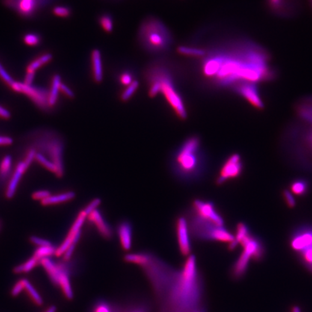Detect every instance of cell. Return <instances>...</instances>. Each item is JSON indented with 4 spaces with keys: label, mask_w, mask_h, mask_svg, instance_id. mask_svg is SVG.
<instances>
[{
    "label": "cell",
    "mask_w": 312,
    "mask_h": 312,
    "mask_svg": "<svg viewBox=\"0 0 312 312\" xmlns=\"http://www.w3.org/2000/svg\"><path fill=\"white\" fill-rule=\"evenodd\" d=\"M202 73L217 88H233L239 84L262 83L277 78V69L266 49L252 41L237 39L207 52Z\"/></svg>",
    "instance_id": "1"
},
{
    "label": "cell",
    "mask_w": 312,
    "mask_h": 312,
    "mask_svg": "<svg viewBox=\"0 0 312 312\" xmlns=\"http://www.w3.org/2000/svg\"><path fill=\"white\" fill-rule=\"evenodd\" d=\"M134 264L140 267L145 272H152L161 277L170 289H156L161 298H164L166 312H194L203 310L201 303L200 279L197 260L194 255H189L183 268L173 272L172 283L168 284V272L169 265L147 252H138L134 257ZM162 302V301H161Z\"/></svg>",
    "instance_id": "2"
},
{
    "label": "cell",
    "mask_w": 312,
    "mask_h": 312,
    "mask_svg": "<svg viewBox=\"0 0 312 312\" xmlns=\"http://www.w3.org/2000/svg\"><path fill=\"white\" fill-rule=\"evenodd\" d=\"M145 78L148 86L150 98L163 93L166 100L179 119L187 118V111L182 98L173 84V78L169 69L162 64H151L145 72Z\"/></svg>",
    "instance_id": "3"
},
{
    "label": "cell",
    "mask_w": 312,
    "mask_h": 312,
    "mask_svg": "<svg viewBox=\"0 0 312 312\" xmlns=\"http://www.w3.org/2000/svg\"><path fill=\"white\" fill-rule=\"evenodd\" d=\"M206 166L201 140L193 135L185 140L173 155L172 169L184 181L196 180L203 176Z\"/></svg>",
    "instance_id": "4"
},
{
    "label": "cell",
    "mask_w": 312,
    "mask_h": 312,
    "mask_svg": "<svg viewBox=\"0 0 312 312\" xmlns=\"http://www.w3.org/2000/svg\"><path fill=\"white\" fill-rule=\"evenodd\" d=\"M138 41L140 46L150 54L167 52L172 46L173 39L166 25L158 18H146L140 25Z\"/></svg>",
    "instance_id": "5"
},
{
    "label": "cell",
    "mask_w": 312,
    "mask_h": 312,
    "mask_svg": "<svg viewBox=\"0 0 312 312\" xmlns=\"http://www.w3.org/2000/svg\"><path fill=\"white\" fill-rule=\"evenodd\" d=\"M187 221L191 236L202 241H215L230 244L235 242V237L226 230L225 226H219L197 216L190 212Z\"/></svg>",
    "instance_id": "6"
},
{
    "label": "cell",
    "mask_w": 312,
    "mask_h": 312,
    "mask_svg": "<svg viewBox=\"0 0 312 312\" xmlns=\"http://www.w3.org/2000/svg\"><path fill=\"white\" fill-rule=\"evenodd\" d=\"M38 133L37 140L35 142L36 147L41 151L44 152L49 157V159L55 164L58 170L57 177H62L64 175V143L62 139L53 131H42Z\"/></svg>",
    "instance_id": "7"
},
{
    "label": "cell",
    "mask_w": 312,
    "mask_h": 312,
    "mask_svg": "<svg viewBox=\"0 0 312 312\" xmlns=\"http://www.w3.org/2000/svg\"><path fill=\"white\" fill-rule=\"evenodd\" d=\"M40 265L44 268L52 283L61 289L64 296L68 300H72L74 293L69 279L68 266L64 263H56L49 257L42 259Z\"/></svg>",
    "instance_id": "8"
},
{
    "label": "cell",
    "mask_w": 312,
    "mask_h": 312,
    "mask_svg": "<svg viewBox=\"0 0 312 312\" xmlns=\"http://www.w3.org/2000/svg\"><path fill=\"white\" fill-rule=\"evenodd\" d=\"M101 204L100 199H94L93 201L90 202L88 205L78 213L75 222L72 224L68 234L66 236L65 239L62 244L56 249L55 255L57 257H60L63 255L66 250L70 247L72 244H78L82 234V227L87 219V215L93 209H96Z\"/></svg>",
    "instance_id": "9"
},
{
    "label": "cell",
    "mask_w": 312,
    "mask_h": 312,
    "mask_svg": "<svg viewBox=\"0 0 312 312\" xmlns=\"http://www.w3.org/2000/svg\"><path fill=\"white\" fill-rule=\"evenodd\" d=\"M54 0H1L7 8L24 19H31L42 10L52 4Z\"/></svg>",
    "instance_id": "10"
},
{
    "label": "cell",
    "mask_w": 312,
    "mask_h": 312,
    "mask_svg": "<svg viewBox=\"0 0 312 312\" xmlns=\"http://www.w3.org/2000/svg\"><path fill=\"white\" fill-rule=\"evenodd\" d=\"M13 91L25 95L42 111H51L49 105V90L44 87L26 85L23 83L16 81L10 87Z\"/></svg>",
    "instance_id": "11"
},
{
    "label": "cell",
    "mask_w": 312,
    "mask_h": 312,
    "mask_svg": "<svg viewBox=\"0 0 312 312\" xmlns=\"http://www.w3.org/2000/svg\"><path fill=\"white\" fill-rule=\"evenodd\" d=\"M191 212L200 218L212 221L219 226H224V221L211 202L196 199L191 204Z\"/></svg>",
    "instance_id": "12"
},
{
    "label": "cell",
    "mask_w": 312,
    "mask_h": 312,
    "mask_svg": "<svg viewBox=\"0 0 312 312\" xmlns=\"http://www.w3.org/2000/svg\"><path fill=\"white\" fill-rule=\"evenodd\" d=\"M232 90L243 99H245L256 109L262 110L265 108V103L262 100L257 84L248 83L239 84L233 87Z\"/></svg>",
    "instance_id": "13"
},
{
    "label": "cell",
    "mask_w": 312,
    "mask_h": 312,
    "mask_svg": "<svg viewBox=\"0 0 312 312\" xmlns=\"http://www.w3.org/2000/svg\"><path fill=\"white\" fill-rule=\"evenodd\" d=\"M268 10L280 18H291L299 10L298 0H266Z\"/></svg>",
    "instance_id": "14"
},
{
    "label": "cell",
    "mask_w": 312,
    "mask_h": 312,
    "mask_svg": "<svg viewBox=\"0 0 312 312\" xmlns=\"http://www.w3.org/2000/svg\"><path fill=\"white\" fill-rule=\"evenodd\" d=\"M243 164L240 156L233 154L229 157L220 171L217 178V185H221L228 180L236 179L242 173Z\"/></svg>",
    "instance_id": "15"
},
{
    "label": "cell",
    "mask_w": 312,
    "mask_h": 312,
    "mask_svg": "<svg viewBox=\"0 0 312 312\" xmlns=\"http://www.w3.org/2000/svg\"><path fill=\"white\" fill-rule=\"evenodd\" d=\"M176 237L181 254L185 257L191 255V235L185 217L180 216L176 223Z\"/></svg>",
    "instance_id": "16"
},
{
    "label": "cell",
    "mask_w": 312,
    "mask_h": 312,
    "mask_svg": "<svg viewBox=\"0 0 312 312\" xmlns=\"http://www.w3.org/2000/svg\"><path fill=\"white\" fill-rule=\"evenodd\" d=\"M87 221L94 225L99 234L105 239H111L114 236V230L111 226L104 219L102 212L96 208L88 214Z\"/></svg>",
    "instance_id": "17"
},
{
    "label": "cell",
    "mask_w": 312,
    "mask_h": 312,
    "mask_svg": "<svg viewBox=\"0 0 312 312\" xmlns=\"http://www.w3.org/2000/svg\"><path fill=\"white\" fill-rule=\"evenodd\" d=\"M293 250L301 252L312 247V227H304L296 230L291 241Z\"/></svg>",
    "instance_id": "18"
},
{
    "label": "cell",
    "mask_w": 312,
    "mask_h": 312,
    "mask_svg": "<svg viewBox=\"0 0 312 312\" xmlns=\"http://www.w3.org/2000/svg\"><path fill=\"white\" fill-rule=\"evenodd\" d=\"M297 114L301 120L312 125V129L308 134V142L312 146V96L301 99L295 105Z\"/></svg>",
    "instance_id": "19"
},
{
    "label": "cell",
    "mask_w": 312,
    "mask_h": 312,
    "mask_svg": "<svg viewBox=\"0 0 312 312\" xmlns=\"http://www.w3.org/2000/svg\"><path fill=\"white\" fill-rule=\"evenodd\" d=\"M29 167L30 166L28 165L24 161L18 163L17 166L13 172V176L9 182L7 189H6L5 197L7 199H12L14 197L21 178L23 176L24 173L26 172Z\"/></svg>",
    "instance_id": "20"
},
{
    "label": "cell",
    "mask_w": 312,
    "mask_h": 312,
    "mask_svg": "<svg viewBox=\"0 0 312 312\" xmlns=\"http://www.w3.org/2000/svg\"><path fill=\"white\" fill-rule=\"evenodd\" d=\"M117 235L125 251H129L132 245V226L129 221H124L117 226Z\"/></svg>",
    "instance_id": "21"
},
{
    "label": "cell",
    "mask_w": 312,
    "mask_h": 312,
    "mask_svg": "<svg viewBox=\"0 0 312 312\" xmlns=\"http://www.w3.org/2000/svg\"><path fill=\"white\" fill-rule=\"evenodd\" d=\"M90 62L93 81L96 83H101L104 80V70L102 54L99 49H93L92 51Z\"/></svg>",
    "instance_id": "22"
},
{
    "label": "cell",
    "mask_w": 312,
    "mask_h": 312,
    "mask_svg": "<svg viewBox=\"0 0 312 312\" xmlns=\"http://www.w3.org/2000/svg\"><path fill=\"white\" fill-rule=\"evenodd\" d=\"M62 83L61 76L59 74H54L51 81L50 88L49 89V105L51 110L54 109L58 104Z\"/></svg>",
    "instance_id": "23"
},
{
    "label": "cell",
    "mask_w": 312,
    "mask_h": 312,
    "mask_svg": "<svg viewBox=\"0 0 312 312\" xmlns=\"http://www.w3.org/2000/svg\"><path fill=\"white\" fill-rule=\"evenodd\" d=\"M53 60V54L50 52H45L40 54L28 63L26 67V73L35 74L39 69L50 63Z\"/></svg>",
    "instance_id": "24"
},
{
    "label": "cell",
    "mask_w": 312,
    "mask_h": 312,
    "mask_svg": "<svg viewBox=\"0 0 312 312\" xmlns=\"http://www.w3.org/2000/svg\"><path fill=\"white\" fill-rule=\"evenodd\" d=\"M253 256H254V254L251 251L244 249L242 254H241L239 260H237V262L235 264L234 267H233V274L235 277H240L245 273L246 270L248 268L250 259H254Z\"/></svg>",
    "instance_id": "25"
},
{
    "label": "cell",
    "mask_w": 312,
    "mask_h": 312,
    "mask_svg": "<svg viewBox=\"0 0 312 312\" xmlns=\"http://www.w3.org/2000/svg\"><path fill=\"white\" fill-rule=\"evenodd\" d=\"M75 196L76 194L74 191H67V192L49 196L47 198L41 201V203L43 206H54V205L71 201L75 198Z\"/></svg>",
    "instance_id": "26"
},
{
    "label": "cell",
    "mask_w": 312,
    "mask_h": 312,
    "mask_svg": "<svg viewBox=\"0 0 312 312\" xmlns=\"http://www.w3.org/2000/svg\"><path fill=\"white\" fill-rule=\"evenodd\" d=\"M179 54L187 57H195V58H203L206 57L207 51L199 48L189 47L187 46H179L176 49Z\"/></svg>",
    "instance_id": "27"
},
{
    "label": "cell",
    "mask_w": 312,
    "mask_h": 312,
    "mask_svg": "<svg viewBox=\"0 0 312 312\" xmlns=\"http://www.w3.org/2000/svg\"><path fill=\"white\" fill-rule=\"evenodd\" d=\"M39 264H40V260L33 255V257L26 262L16 266L13 269V272L16 274L27 273V272H31Z\"/></svg>",
    "instance_id": "28"
},
{
    "label": "cell",
    "mask_w": 312,
    "mask_h": 312,
    "mask_svg": "<svg viewBox=\"0 0 312 312\" xmlns=\"http://www.w3.org/2000/svg\"><path fill=\"white\" fill-rule=\"evenodd\" d=\"M35 160L42 166L44 167L45 168L48 170V171H50L56 176H57V174H58V170H57V166H56L55 164L54 163L52 162L49 158H46L44 155L42 154L41 153H36V158H35Z\"/></svg>",
    "instance_id": "29"
},
{
    "label": "cell",
    "mask_w": 312,
    "mask_h": 312,
    "mask_svg": "<svg viewBox=\"0 0 312 312\" xmlns=\"http://www.w3.org/2000/svg\"><path fill=\"white\" fill-rule=\"evenodd\" d=\"M24 290L26 291L27 293L36 305L39 306V307L43 305V301L42 297L38 293L37 291L34 289L31 283L26 279H25V289Z\"/></svg>",
    "instance_id": "30"
},
{
    "label": "cell",
    "mask_w": 312,
    "mask_h": 312,
    "mask_svg": "<svg viewBox=\"0 0 312 312\" xmlns=\"http://www.w3.org/2000/svg\"><path fill=\"white\" fill-rule=\"evenodd\" d=\"M139 86H140V83L137 80H135L130 85L125 87V90L121 93V96H120V99H121L122 102H126L129 99H132V96L135 95V93L138 90Z\"/></svg>",
    "instance_id": "31"
},
{
    "label": "cell",
    "mask_w": 312,
    "mask_h": 312,
    "mask_svg": "<svg viewBox=\"0 0 312 312\" xmlns=\"http://www.w3.org/2000/svg\"><path fill=\"white\" fill-rule=\"evenodd\" d=\"M23 43L30 47H36L42 43V36L36 33H28L22 38Z\"/></svg>",
    "instance_id": "32"
},
{
    "label": "cell",
    "mask_w": 312,
    "mask_h": 312,
    "mask_svg": "<svg viewBox=\"0 0 312 312\" xmlns=\"http://www.w3.org/2000/svg\"><path fill=\"white\" fill-rule=\"evenodd\" d=\"M56 249L57 248H55L53 245L48 246V247H39L34 251V256L36 258L39 259V260H41L42 259L46 258V257H49V256L55 254Z\"/></svg>",
    "instance_id": "33"
},
{
    "label": "cell",
    "mask_w": 312,
    "mask_h": 312,
    "mask_svg": "<svg viewBox=\"0 0 312 312\" xmlns=\"http://www.w3.org/2000/svg\"><path fill=\"white\" fill-rule=\"evenodd\" d=\"M12 162L13 159L10 156H6L1 160L0 164V176L2 179H5L11 172Z\"/></svg>",
    "instance_id": "34"
},
{
    "label": "cell",
    "mask_w": 312,
    "mask_h": 312,
    "mask_svg": "<svg viewBox=\"0 0 312 312\" xmlns=\"http://www.w3.org/2000/svg\"><path fill=\"white\" fill-rule=\"evenodd\" d=\"M99 25L106 33H111L114 30V21L109 14H103L99 18Z\"/></svg>",
    "instance_id": "35"
},
{
    "label": "cell",
    "mask_w": 312,
    "mask_h": 312,
    "mask_svg": "<svg viewBox=\"0 0 312 312\" xmlns=\"http://www.w3.org/2000/svg\"><path fill=\"white\" fill-rule=\"evenodd\" d=\"M291 189L295 195H304L308 190V185L305 181L295 180L292 183Z\"/></svg>",
    "instance_id": "36"
},
{
    "label": "cell",
    "mask_w": 312,
    "mask_h": 312,
    "mask_svg": "<svg viewBox=\"0 0 312 312\" xmlns=\"http://www.w3.org/2000/svg\"><path fill=\"white\" fill-rule=\"evenodd\" d=\"M91 312H119L116 307L106 301H99L95 304Z\"/></svg>",
    "instance_id": "37"
},
{
    "label": "cell",
    "mask_w": 312,
    "mask_h": 312,
    "mask_svg": "<svg viewBox=\"0 0 312 312\" xmlns=\"http://www.w3.org/2000/svg\"><path fill=\"white\" fill-rule=\"evenodd\" d=\"M52 13L56 17L68 18L72 15V10L67 6L57 5L53 7Z\"/></svg>",
    "instance_id": "38"
},
{
    "label": "cell",
    "mask_w": 312,
    "mask_h": 312,
    "mask_svg": "<svg viewBox=\"0 0 312 312\" xmlns=\"http://www.w3.org/2000/svg\"><path fill=\"white\" fill-rule=\"evenodd\" d=\"M118 80L122 86L126 87L135 81V78L132 72L125 70L122 72V73L119 75Z\"/></svg>",
    "instance_id": "39"
},
{
    "label": "cell",
    "mask_w": 312,
    "mask_h": 312,
    "mask_svg": "<svg viewBox=\"0 0 312 312\" xmlns=\"http://www.w3.org/2000/svg\"><path fill=\"white\" fill-rule=\"evenodd\" d=\"M0 79L10 88L13 85V83L16 82L14 78L7 72V69L4 68V66L1 64V62H0Z\"/></svg>",
    "instance_id": "40"
},
{
    "label": "cell",
    "mask_w": 312,
    "mask_h": 312,
    "mask_svg": "<svg viewBox=\"0 0 312 312\" xmlns=\"http://www.w3.org/2000/svg\"><path fill=\"white\" fill-rule=\"evenodd\" d=\"M304 263L312 271V247L300 252Z\"/></svg>",
    "instance_id": "41"
},
{
    "label": "cell",
    "mask_w": 312,
    "mask_h": 312,
    "mask_svg": "<svg viewBox=\"0 0 312 312\" xmlns=\"http://www.w3.org/2000/svg\"><path fill=\"white\" fill-rule=\"evenodd\" d=\"M30 242L35 245L38 246L39 247H48V246H52V243L49 241L46 240V239H42V238L38 237L36 236H31L29 239Z\"/></svg>",
    "instance_id": "42"
},
{
    "label": "cell",
    "mask_w": 312,
    "mask_h": 312,
    "mask_svg": "<svg viewBox=\"0 0 312 312\" xmlns=\"http://www.w3.org/2000/svg\"><path fill=\"white\" fill-rule=\"evenodd\" d=\"M25 289V279H21L16 283L12 289L11 295L13 296H17L22 291Z\"/></svg>",
    "instance_id": "43"
},
{
    "label": "cell",
    "mask_w": 312,
    "mask_h": 312,
    "mask_svg": "<svg viewBox=\"0 0 312 312\" xmlns=\"http://www.w3.org/2000/svg\"><path fill=\"white\" fill-rule=\"evenodd\" d=\"M60 93L64 95L66 98L69 99H73L75 97L73 90L68 85H66L65 83H63L61 84V86H60Z\"/></svg>",
    "instance_id": "44"
},
{
    "label": "cell",
    "mask_w": 312,
    "mask_h": 312,
    "mask_svg": "<svg viewBox=\"0 0 312 312\" xmlns=\"http://www.w3.org/2000/svg\"><path fill=\"white\" fill-rule=\"evenodd\" d=\"M52 195L51 192L48 190H40L35 191L33 193L32 197L33 200H39V201H42V200H45V199L49 197V196Z\"/></svg>",
    "instance_id": "45"
},
{
    "label": "cell",
    "mask_w": 312,
    "mask_h": 312,
    "mask_svg": "<svg viewBox=\"0 0 312 312\" xmlns=\"http://www.w3.org/2000/svg\"><path fill=\"white\" fill-rule=\"evenodd\" d=\"M283 197H284L285 200H286V203H287L289 207H294L295 206V199L293 198V195H292L290 191L288 190L283 191Z\"/></svg>",
    "instance_id": "46"
},
{
    "label": "cell",
    "mask_w": 312,
    "mask_h": 312,
    "mask_svg": "<svg viewBox=\"0 0 312 312\" xmlns=\"http://www.w3.org/2000/svg\"><path fill=\"white\" fill-rule=\"evenodd\" d=\"M77 244H73L66 250L65 252L63 254V258L64 261H69L72 257V254H73L74 251H75V247H76Z\"/></svg>",
    "instance_id": "47"
},
{
    "label": "cell",
    "mask_w": 312,
    "mask_h": 312,
    "mask_svg": "<svg viewBox=\"0 0 312 312\" xmlns=\"http://www.w3.org/2000/svg\"><path fill=\"white\" fill-rule=\"evenodd\" d=\"M0 118L4 120H10L11 118V113L1 105H0Z\"/></svg>",
    "instance_id": "48"
},
{
    "label": "cell",
    "mask_w": 312,
    "mask_h": 312,
    "mask_svg": "<svg viewBox=\"0 0 312 312\" xmlns=\"http://www.w3.org/2000/svg\"><path fill=\"white\" fill-rule=\"evenodd\" d=\"M13 138L8 136H0V146H7L13 144Z\"/></svg>",
    "instance_id": "49"
},
{
    "label": "cell",
    "mask_w": 312,
    "mask_h": 312,
    "mask_svg": "<svg viewBox=\"0 0 312 312\" xmlns=\"http://www.w3.org/2000/svg\"><path fill=\"white\" fill-rule=\"evenodd\" d=\"M126 312H147V311H146L145 307H140V306H138V307H132V308L129 309V310H127V311Z\"/></svg>",
    "instance_id": "50"
},
{
    "label": "cell",
    "mask_w": 312,
    "mask_h": 312,
    "mask_svg": "<svg viewBox=\"0 0 312 312\" xmlns=\"http://www.w3.org/2000/svg\"><path fill=\"white\" fill-rule=\"evenodd\" d=\"M57 312V307L55 306H51L46 312Z\"/></svg>",
    "instance_id": "51"
},
{
    "label": "cell",
    "mask_w": 312,
    "mask_h": 312,
    "mask_svg": "<svg viewBox=\"0 0 312 312\" xmlns=\"http://www.w3.org/2000/svg\"><path fill=\"white\" fill-rule=\"evenodd\" d=\"M292 312H301V310H300L299 307H294L293 309H292Z\"/></svg>",
    "instance_id": "52"
},
{
    "label": "cell",
    "mask_w": 312,
    "mask_h": 312,
    "mask_svg": "<svg viewBox=\"0 0 312 312\" xmlns=\"http://www.w3.org/2000/svg\"><path fill=\"white\" fill-rule=\"evenodd\" d=\"M194 312H203V310H197V311H195Z\"/></svg>",
    "instance_id": "53"
},
{
    "label": "cell",
    "mask_w": 312,
    "mask_h": 312,
    "mask_svg": "<svg viewBox=\"0 0 312 312\" xmlns=\"http://www.w3.org/2000/svg\"><path fill=\"white\" fill-rule=\"evenodd\" d=\"M310 2H311V5H312V0H310Z\"/></svg>",
    "instance_id": "54"
}]
</instances>
